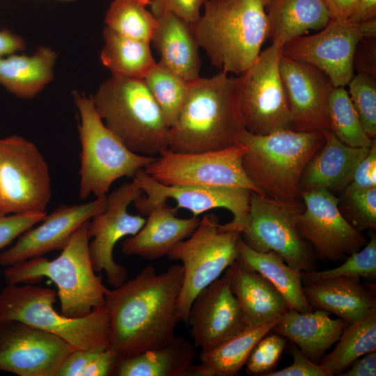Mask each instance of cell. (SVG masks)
<instances>
[{"mask_svg": "<svg viewBox=\"0 0 376 376\" xmlns=\"http://www.w3.org/2000/svg\"><path fill=\"white\" fill-rule=\"evenodd\" d=\"M183 282L182 265L162 273L148 265L121 285L107 289L105 307L111 321L109 349L120 361L167 344L182 321L178 297Z\"/></svg>", "mask_w": 376, "mask_h": 376, "instance_id": "obj_1", "label": "cell"}, {"mask_svg": "<svg viewBox=\"0 0 376 376\" xmlns=\"http://www.w3.org/2000/svg\"><path fill=\"white\" fill-rule=\"evenodd\" d=\"M245 130L237 77L220 71L189 84L178 119L170 128L169 149L178 152L224 149L240 144Z\"/></svg>", "mask_w": 376, "mask_h": 376, "instance_id": "obj_2", "label": "cell"}, {"mask_svg": "<svg viewBox=\"0 0 376 376\" xmlns=\"http://www.w3.org/2000/svg\"><path fill=\"white\" fill-rule=\"evenodd\" d=\"M269 0H207L192 28L212 65L237 76L245 71L269 38Z\"/></svg>", "mask_w": 376, "mask_h": 376, "instance_id": "obj_3", "label": "cell"}, {"mask_svg": "<svg viewBox=\"0 0 376 376\" xmlns=\"http://www.w3.org/2000/svg\"><path fill=\"white\" fill-rule=\"evenodd\" d=\"M89 221L73 233L55 259L40 256L6 267L3 275L7 284H35L44 277L49 279L58 288L61 313L69 318L84 317L105 306L108 288L95 274L90 258Z\"/></svg>", "mask_w": 376, "mask_h": 376, "instance_id": "obj_4", "label": "cell"}, {"mask_svg": "<svg viewBox=\"0 0 376 376\" xmlns=\"http://www.w3.org/2000/svg\"><path fill=\"white\" fill-rule=\"evenodd\" d=\"M324 142L320 131L259 135L245 130L239 138L246 148L242 166L249 179L262 194L283 201L299 199L304 169Z\"/></svg>", "mask_w": 376, "mask_h": 376, "instance_id": "obj_5", "label": "cell"}, {"mask_svg": "<svg viewBox=\"0 0 376 376\" xmlns=\"http://www.w3.org/2000/svg\"><path fill=\"white\" fill-rule=\"evenodd\" d=\"M91 97L106 126L130 150L154 157L169 148L170 127L143 79L112 75Z\"/></svg>", "mask_w": 376, "mask_h": 376, "instance_id": "obj_6", "label": "cell"}, {"mask_svg": "<svg viewBox=\"0 0 376 376\" xmlns=\"http://www.w3.org/2000/svg\"><path fill=\"white\" fill-rule=\"evenodd\" d=\"M57 294L33 284H7L0 292V321L15 320L53 334L75 350H105L111 325L105 306L81 318H69L54 307Z\"/></svg>", "mask_w": 376, "mask_h": 376, "instance_id": "obj_7", "label": "cell"}, {"mask_svg": "<svg viewBox=\"0 0 376 376\" xmlns=\"http://www.w3.org/2000/svg\"><path fill=\"white\" fill-rule=\"evenodd\" d=\"M72 97L80 117L79 195L82 200L91 194L105 196L116 180L123 177L133 178L156 157L127 148L103 123L91 96L74 91Z\"/></svg>", "mask_w": 376, "mask_h": 376, "instance_id": "obj_8", "label": "cell"}, {"mask_svg": "<svg viewBox=\"0 0 376 376\" xmlns=\"http://www.w3.org/2000/svg\"><path fill=\"white\" fill-rule=\"evenodd\" d=\"M241 233L224 228L214 214H205L193 233L167 255L182 263L183 282L178 297L181 320L187 323L195 297L219 279L237 259Z\"/></svg>", "mask_w": 376, "mask_h": 376, "instance_id": "obj_9", "label": "cell"}, {"mask_svg": "<svg viewBox=\"0 0 376 376\" xmlns=\"http://www.w3.org/2000/svg\"><path fill=\"white\" fill-rule=\"evenodd\" d=\"M304 208L299 199L278 200L251 191L247 224L241 237L256 251L277 253L299 272L315 270L314 255L297 229Z\"/></svg>", "mask_w": 376, "mask_h": 376, "instance_id": "obj_10", "label": "cell"}, {"mask_svg": "<svg viewBox=\"0 0 376 376\" xmlns=\"http://www.w3.org/2000/svg\"><path fill=\"white\" fill-rule=\"evenodd\" d=\"M51 197L49 166L36 145L19 135L0 139V216L47 213Z\"/></svg>", "mask_w": 376, "mask_h": 376, "instance_id": "obj_11", "label": "cell"}, {"mask_svg": "<svg viewBox=\"0 0 376 376\" xmlns=\"http://www.w3.org/2000/svg\"><path fill=\"white\" fill-rule=\"evenodd\" d=\"M281 56L282 47L272 43L237 76L240 110L250 133L291 130L292 116L279 68Z\"/></svg>", "mask_w": 376, "mask_h": 376, "instance_id": "obj_12", "label": "cell"}, {"mask_svg": "<svg viewBox=\"0 0 376 376\" xmlns=\"http://www.w3.org/2000/svg\"><path fill=\"white\" fill-rule=\"evenodd\" d=\"M245 152L242 144L198 152H178L168 148L144 170L166 185L237 187L262 194L244 170Z\"/></svg>", "mask_w": 376, "mask_h": 376, "instance_id": "obj_13", "label": "cell"}, {"mask_svg": "<svg viewBox=\"0 0 376 376\" xmlns=\"http://www.w3.org/2000/svg\"><path fill=\"white\" fill-rule=\"evenodd\" d=\"M364 37H376V18L359 24L330 19L317 33L283 45L282 55L317 68L334 87L345 86L354 75L355 49Z\"/></svg>", "mask_w": 376, "mask_h": 376, "instance_id": "obj_14", "label": "cell"}, {"mask_svg": "<svg viewBox=\"0 0 376 376\" xmlns=\"http://www.w3.org/2000/svg\"><path fill=\"white\" fill-rule=\"evenodd\" d=\"M142 193L133 180L123 184L107 196L105 209L89 221L88 235L93 238L88 244L93 268L97 273L104 271L113 288L124 283L127 276L126 268L113 259L114 247L122 238L136 234L146 222L143 217L127 211Z\"/></svg>", "mask_w": 376, "mask_h": 376, "instance_id": "obj_15", "label": "cell"}, {"mask_svg": "<svg viewBox=\"0 0 376 376\" xmlns=\"http://www.w3.org/2000/svg\"><path fill=\"white\" fill-rule=\"evenodd\" d=\"M132 180L142 192L133 203L143 214L147 215L157 203L172 199L175 207L190 211L194 217L214 208H225L233 214V220L224 228L242 233L246 226L251 191L237 187L166 185L151 178L144 169L139 170Z\"/></svg>", "mask_w": 376, "mask_h": 376, "instance_id": "obj_16", "label": "cell"}, {"mask_svg": "<svg viewBox=\"0 0 376 376\" xmlns=\"http://www.w3.org/2000/svg\"><path fill=\"white\" fill-rule=\"evenodd\" d=\"M301 197L304 208L298 217L297 229L320 259L342 261L366 244L362 233L342 215L336 195L324 189H315L301 191Z\"/></svg>", "mask_w": 376, "mask_h": 376, "instance_id": "obj_17", "label": "cell"}, {"mask_svg": "<svg viewBox=\"0 0 376 376\" xmlns=\"http://www.w3.org/2000/svg\"><path fill=\"white\" fill-rule=\"evenodd\" d=\"M74 350L61 338L15 321H0V370L19 376H56Z\"/></svg>", "mask_w": 376, "mask_h": 376, "instance_id": "obj_18", "label": "cell"}, {"mask_svg": "<svg viewBox=\"0 0 376 376\" xmlns=\"http://www.w3.org/2000/svg\"><path fill=\"white\" fill-rule=\"evenodd\" d=\"M279 68L292 116L291 130L330 131L328 102L334 86L328 77L312 65L283 55Z\"/></svg>", "mask_w": 376, "mask_h": 376, "instance_id": "obj_19", "label": "cell"}, {"mask_svg": "<svg viewBox=\"0 0 376 376\" xmlns=\"http://www.w3.org/2000/svg\"><path fill=\"white\" fill-rule=\"evenodd\" d=\"M106 206L107 196L83 204L60 205L47 214L40 226L24 232L15 245L1 253L0 265L9 267L52 251L62 250L73 233Z\"/></svg>", "mask_w": 376, "mask_h": 376, "instance_id": "obj_20", "label": "cell"}, {"mask_svg": "<svg viewBox=\"0 0 376 376\" xmlns=\"http://www.w3.org/2000/svg\"><path fill=\"white\" fill-rule=\"evenodd\" d=\"M187 323L194 346L201 352L210 350L246 326L226 274L195 297Z\"/></svg>", "mask_w": 376, "mask_h": 376, "instance_id": "obj_21", "label": "cell"}, {"mask_svg": "<svg viewBox=\"0 0 376 376\" xmlns=\"http://www.w3.org/2000/svg\"><path fill=\"white\" fill-rule=\"evenodd\" d=\"M177 210L166 201L156 204L147 214L148 217L141 230L123 242V253L148 260L167 256L179 242L193 233L201 220L194 216L178 217Z\"/></svg>", "mask_w": 376, "mask_h": 376, "instance_id": "obj_22", "label": "cell"}, {"mask_svg": "<svg viewBox=\"0 0 376 376\" xmlns=\"http://www.w3.org/2000/svg\"><path fill=\"white\" fill-rule=\"evenodd\" d=\"M324 142L305 166L299 191L324 189L336 195L350 183L354 171L369 150L340 141L330 131H322Z\"/></svg>", "mask_w": 376, "mask_h": 376, "instance_id": "obj_23", "label": "cell"}, {"mask_svg": "<svg viewBox=\"0 0 376 376\" xmlns=\"http://www.w3.org/2000/svg\"><path fill=\"white\" fill-rule=\"evenodd\" d=\"M225 274L246 326L279 319L290 309L284 298L265 278L237 258Z\"/></svg>", "mask_w": 376, "mask_h": 376, "instance_id": "obj_24", "label": "cell"}, {"mask_svg": "<svg viewBox=\"0 0 376 376\" xmlns=\"http://www.w3.org/2000/svg\"><path fill=\"white\" fill-rule=\"evenodd\" d=\"M151 42L159 52L157 62L187 82L200 77V48L191 24L166 13L157 17Z\"/></svg>", "mask_w": 376, "mask_h": 376, "instance_id": "obj_25", "label": "cell"}, {"mask_svg": "<svg viewBox=\"0 0 376 376\" xmlns=\"http://www.w3.org/2000/svg\"><path fill=\"white\" fill-rule=\"evenodd\" d=\"M304 295L313 308L334 313L348 324L376 308L375 296L359 277H335L308 281Z\"/></svg>", "mask_w": 376, "mask_h": 376, "instance_id": "obj_26", "label": "cell"}, {"mask_svg": "<svg viewBox=\"0 0 376 376\" xmlns=\"http://www.w3.org/2000/svg\"><path fill=\"white\" fill-rule=\"evenodd\" d=\"M347 324L340 318H330L329 313L324 310L300 312L290 308L272 330L290 339L304 355L315 361L338 341Z\"/></svg>", "mask_w": 376, "mask_h": 376, "instance_id": "obj_27", "label": "cell"}, {"mask_svg": "<svg viewBox=\"0 0 376 376\" xmlns=\"http://www.w3.org/2000/svg\"><path fill=\"white\" fill-rule=\"evenodd\" d=\"M269 38L283 47L308 30L320 31L330 19L322 0H269Z\"/></svg>", "mask_w": 376, "mask_h": 376, "instance_id": "obj_28", "label": "cell"}, {"mask_svg": "<svg viewBox=\"0 0 376 376\" xmlns=\"http://www.w3.org/2000/svg\"><path fill=\"white\" fill-rule=\"evenodd\" d=\"M56 53L40 47L31 56L10 54L0 58V84L20 98L38 95L54 77Z\"/></svg>", "mask_w": 376, "mask_h": 376, "instance_id": "obj_29", "label": "cell"}, {"mask_svg": "<svg viewBox=\"0 0 376 376\" xmlns=\"http://www.w3.org/2000/svg\"><path fill=\"white\" fill-rule=\"evenodd\" d=\"M196 347L175 336L162 347L120 360L118 376H191Z\"/></svg>", "mask_w": 376, "mask_h": 376, "instance_id": "obj_30", "label": "cell"}, {"mask_svg": "<svg viewBox=\"0 0 376 376\" xmlns=\"http://www.w3.org/2000/svg\"><path fill=\"white\" fill-rule=\"evenodd\" d=\"M237 258L265 278L284 298L290 308L300 312L313 310L304 295L301 272L290 267L279 254L274 251H256L240 236Z\"/></svg>", "mask_w": 376, "mask_h": 376, "instance_id": "obj_31", "label": "cell"}, {"mask_svg": "<svg viewBox=\"0 0 376 376\" xmlns=\"http://www.w3.org/2000/svg\"><path fill=\"white\" fill-rule=\"evenodd\" d=\"M279 319L242 330L207 352H201L198 376H233L245 365L251 351Z\"/></svg>", "mask_w": 376, "mask_h": 376, "instance_id": "obj_32", "label": "cell"}, {"mask_svg": "<svg viewBox=\"0 0 376 376\" xmlns=\"http://www.w3.org/2000/svg\"><path fill=\"white\" fill-rule=\"evenodd\" d=\"M100 59L113 76L143 79L156 64L150 43L120 35L107 27Z\"/></svg>", "mask_w": 376, "mask_h": 376, "instance_id": "obj_33", "label": "cell"}, {"mask_svg": "<svg viewBox=\"0 0 376 376\" xmlns=\"http://www.w3.org/2000/svg\"><path fill=\"white\" fill-rule=\"evenodd\" d=\"M337 342L320 363L328 376L339 375L356 359L376 350V308L348 324Z\"/></svg>", "mask_w": 376, "mask_h": 376, "instance_id": "obj_34", "label": "cell"}, {"mask_svg": "<svg viewBox=\"0 0 376 376\" xmlns=\"http://www.w3.org/2000/svg\"><path fill=\"white\" fill-rule=\"evenodd\" d=\"M150 0H113L104 23L111 31L135 40L151 43L157 20L148 10Z\"/></svg>", "mask_w": 376, "mask_h": 376, "instance_id": "obj_35", "label": "cell"}, {"mask_svg": "<svg viewBox=\"0 0 376 376\" xmlns=\"http://www.w3.org/2000/svg\"><path fill=\"white\" fill-rule=\"evenodd\" d=\"M328 117L330 132L348 146L370 148L375 140L362 128L345 86L333 88L329 98Z\"/></svg>", "mask_w": 376, "mask_h": 376, "instance_id": "obj_36", "label": "cell"}, {"mask_svg": "<svg viewBox=\"0 0 376 376\" xmlns=\"http://www.w3.org/2000/svg\"><path fill=\"white\" fill-rule=\"evenodd\" d=\"M143 80L171 128L178 119L191 82L186 81L157 62Z\"/></svg>", "mask_w": 376, "mask_h": 376, "instance_id": "obj_37", "label": "cell"}, {"mask_svg": "<svg viewBox=\"0 0 376 376\" xmlns=\"http://www.w3.org/2000/svg\"><path fill=\"white\" fill-rule=\"evenodd\" d=\"M120 359L110 349L75 350L68 356L56 376L115 375Z\"/></svg>", "mask_w": 376, "mask_h": 376, "instance_id": "obj_38", "label": "cell"}, {"mask_svg": "<svg viewBox=\"0 0 376 376\" xmlns=\"http://www.w3.org/2000/svg\"><path fill=\"white\" fill-rule=\"evenodd\" d=\"M301 279L315 281L335 277L376 278V236L374 234L360 250L346 257L339 266L322 271L301 272Z\"/></svg>", "mask_w": 376, "mask_h": 376, "instance_id": "obj_39", "label": "cell"}, {"mask_svg": "<svg viewBox=\"0 0 376 376\" xmlns=\"http://www.w3.org/2000/svg\"><path fill=\"white\" fill-rule=\"evenodd\" d=\"M338 208L344 218L361 232L376 228V187L347 186L340 193Z\"/></svg>", "mask_w": 376, "mask_h": 376, "instance_id": "obj_40", "label": "cell"}, {"mask_svg": "<svg viewBox=\"0 0 376 376\" xmlns=\"http://www.w3.org/2000/svg\"><path fill=\"white\" fill-rule=\"evenodd\" d=\"M350 100L362 128L372 139L376 137V79L364 73L354 75L350 82Z\"/></svg>", "mask_w": 376, "mask_h": 376, "instance_id": "obj_41", "label": "cell"}, {"mask_svg": "<svg viewBox=\"0 0 376 376\" xmlns=\"http://www.w3.org/2000/svg\"><path fill=\"white\" fill-rule=\"evenodd\" d=\"M285 347L284 339L278 334L265 335L256 345L246 362L249 374L263 375L279 361Z\"/></svg>", "mask_w": 376, "mask_h": 376, "instance_id": "obj_42", "label": "cell"}, {"mask_svg": "<svg viewBox=\"0 0 376 376\" xmlns=\"http://www.w3.org/2000/svg\"><path fill=\"white\" fill-rule=\"evenodd\" d=\"M207 0H150V8L155 17L173 14L189 24L195 23Z\"/></svg>", "mask_w": 376, "mask_h": 376, "instance_id": "obj_43", "label": "cell"}, {"mask_svg": "<svg viewBox=\"0 0 376 376\" xmlns=\"http://www.w3.org/2000/svg\"><path fill=\"white\" fill-rule=\"evenodd\" d=\"M46 215L47 213L0 216V250L34 225L41 222Z\"/></svg>", "mask_w": 376, "mask_h": 376, "instance_id": "obj_44", "label": "cell"}, {"mask_svg": "<svg viewBox=\"0 0 376 376\" xmlns=\"http://www.w3.org/2000/svg\"><path fill=\"white\" fill-rule=\"evenodd\" d=\"M293 361L281 370L270 371L263 376H328L320 364L304 355L297 346L292 350Z\"/></svg>", "mask_w": 376, "mask_h": 376, "instance_id": "obj_45", "label": "cell"}, {"mask_svg": "<svg viewBox=\"0 0 376 376\" xmlns=\"http://www.w3.org/2000/svg\"><path fill=\"white\" fill-rule=\"evenodd\" d=\"M350 187L369 189L376 187V141L369 148L363 159L356 167Z\"/></svg>", "mask_w": 376, "mask_h": 376, "instance_id": "obj_46", "label": "cell"}, {"mask_svg": "<svg viewBox=\"0 0 376 376\" xmlns=\"http://www.w3.org/2000/svg\"><path fill=\"white\" fill-rule=\"evenodd\" d=\"M375 37H364L360 40L355 49L353 66L357 73H364L373 78L376 75Z\"/></svg>", "mask_w": 376, "mask_h": 376, "instance_id": "obj_47", "label": "cell"}, {"mask_svg": "<svg viewBox=\"0 0 376 376\" xmlns=\"http://www.w3.org/2000/svg\"><path fill=\"white\" fill-rule=\"evenodd\" d=\"M346 372L339 374L340 376H375L376 375V351L368 352L357 359Z\"/></svg>", "mask_w": 376, "mask_h": 376, "instance_id": "obj_48", "label": "cell"}, {"mask_svg": "<svg viewBox=\"0 0 376 376\" xmlns=\"http://www.w3.org/2000/svg\"><path fill=\"white\" fill-rule=\"evenodd\" d=\"M330 19L347 20L352 15L357 0H322Z\"/></svg>", "mask_w": 376, "mask_h": 376, "instance_id": "obj_49", "label": "cell"}, {"mask_svg": "<svg viewBox=\"0 0 376 376\" xmlns=\"http://www.w3.org/2000/svg\"><path fill=\"white\" fill-rule=\"evenodd\" d=\"M23 38L8 29L0 31V58L24 50Z\"/></svg>", "mask_w": 376, "mask_h": 376, "instance_id": "obj_50", "label": "cell"}, {"mask_svg": "<svg viewBox=\"0 0 376 376\" xmlns=\"http://www.w3.org/2000/svg\"><path fill=\"white\" fill-rule=\"evenodd\" d=\"M376 18V0H357L349 21L359 24Z\"/></svg>", "mask_w": 376, "mask_h": 376, "instance_id": "obj_51", "label": "cell"}, {"mask_svg": "<svg viewBox=\"0 0 376 376\" xmlns=\"http://www.w3.org/2000/svg\"><path fill=\"white\" fill-rule=\"evenodd\" d=\"M60 1H75V0H60Z\"/></svg>", "mask_w": 376, "mask_h": 376, "instance_id": "obj_52", "label": "cell"}]
</instances>
